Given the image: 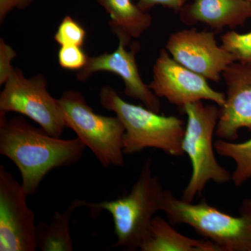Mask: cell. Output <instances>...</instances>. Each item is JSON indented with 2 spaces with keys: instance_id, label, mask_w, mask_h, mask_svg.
Instances as JSON below:
<instances>
[{
  "instance_id": "cell-1",
  "label": "cell",
  "mask_w": 251,
  "mask_h": 251,
  "mask_svg": "<svg viewBox=\"0 0 251 251\" xmlns=\"http://www.w3.org/2000/svg\"><path fill=\"white\" fill-rule=\"evenodd\" d=\"M6 115L0 112V154L17 167L28 196L37 193L50 172L75 166L83 156L86 146L78 138L52 136L22 117L8 120Z\"/></svg>"
},
{
  "instance_id": "cell-2",
  "label": "cell",
  "mask_w": 251,
  "mask_h": 251,
  "mask_svg": "<svg viewBox=\"0 0 251 251\" xmlns=\"http://www.w3.org/2000/svg\"><path fill=\"white\" fill-rule=\"evenodd\" d=\"M165 190L160 178L153 174L152 161L149 158L128 194L113 201L86 202L85 206L90 208L92 217L102 211L111 214L117 237L111 247L138 251L148 235L155 214L161 211Z\"/></svg>"
},
{
  "instance_id": "cell-3",
  "label": "cell",
  "mask_w": 251,
  "mask_h": 251,
  "mask_svg": "<svg viewBox=\"0 0 251 251\" xmlns=\"http://www.w3.org/2000/svg\"><path fill=\"white\" fill-rule=\"evenodd\" d=\"M100 103L104 108L115 112L125 127V154H134L145 149L153 148L170 156L184 155V120L176 116L160 115L145 106L128 103L110 86H105L100 90Z\"/></svg>"
},
{
  "instance_id": "cell-4",
  "label": "cell",
  "mask_w": 251,
  "mask_h": 251,
  "mask_svg": "<svg viewBox=\"0 0 251 251\" xmlns=\"http://www.w3.org/2000/svg\"><path fill=\"white\" fill-rule=\"evenodd\" d=\"M161 211L173 224H186L220 251H251V199H245L239 215L233 216L208 204L187 202L165 190Z\"/></svg>"
},
{
  "instance_id": "cell-5",
  "label": "cell",
  "mask_w": 251,
  "mask_h": 251,
  "mask_svg": "<svg viewBox=\"0 0 251 251\" xmlns=\"http://www.w3.org/2000/svg\"><path fill=\"white\" fill-rule=\"evenodd\" d=\"M187 116L182 149L192 166V173L181 199L193 202L210 181L226 184L232 174L216 160L213 142L219 116V106L202 101L186 104L181 108Z\"/></svg>"
},
{
  "instance_id": "cell-6",
  "label": "cell",
  "mask_w": 251,
  "mask_h": 251,
  "mask_svg": "<svg viewBox=\"0 0 251 251\" xmlns=\"http://www.w3.org/2000/svg\"><path fill=\"white\" fill-rule=\"evenodd\" d=\"M58 101L67 128L75 132L102 166H125V129L118 117L96 113L78 91H66Z\"/></svg>"
},
{
  "instance_id": "cell-7",
  "label": "cell",
  "mask_w": 251,
  "mask_h": 251,
  "mask_svg": "<svg viewBox=\"0 0 251 251\" xmlns=\"http://www.w3.org/2000/svg\"><path fill=\"white\" fill-rule=\"evenodd\" d=\"M0 93V112H16L31 119L49 134L62 136L67 128L58 99L47 90L42 74L30 78L20 69H13Z\"/></svg>"
},
{
  "instance_id": "cell-8",
  "label": "cell",
  "mask_w": 251,
  "mask_h": 251,
  "mask_svg": "<svg viewBox=\"0 0 251 251\" xmlns=\"http://www.w3.org/2000/svg\"><path fill=\"white\" fill-rule=\"evenodd\" d=\"M28 195L4 166H0V251H34L36 227Z\"/></svg>"
},
{
  "instance_id": "cell-9",
  "label": "cell",
  "mask_w": 251,
  "mask_h": 251,
  "mask_svg": "<svg viewBox=\"0 0 251 251\" xmlns=\"http://www.w3.org/2000/svg\"><path fill=\"white\" fill-rule=\"evenodd\" d=\"M149 87L158 98H164L180 108L188 103L209 100L224 105L226 94L209 85L208 80L175 61L166 49H161L153 67Z\"/></svg>"
},
{
  "instance_id": "cell-10",
  "label": "cell",
  "mask_w": 251,
  "mask_h": 251,
  "mask_svg": "<svg viewBox=\"0 0 251 251\" xmlns=\"http://www.w3.org/2000/svg\"><path fill=\"white\" fill-rule=\"evenodd\" d=\"M165 49L180 64L214 82H219L226 69L236 62L230 52L218 44L214 31H175Z\"/></svg>"
},
{
  "instance_id": "cell-11",
  "label": "cell",
  "mask_w": 251,
  "mask_h": 251,
  "mask_svg": "<svg viewBox=\"0 0 251 251\" xmlns=\"http://www.w3.org/2000/svg\"><path fill=\"white\" fill-rule=\"evenodd\" d=\"M119 41L117 49L112 52H104L98 56L90 57L85 67L77 73V79L84 82L97 72H107L119 75L125 83V94L130 98L140 100L144 106L160 113V99L153 93L140 76L136 54L140 49L138 42H134L130 50Z\"/></svg>"
},
{
  "instance_id": "cell-12",
  "label": "cell",
  "mask_w": 251,
  "mask_h": 251,
  "mask_svg": "<svg viewBox=\"0 0 251 251\" xmlns=\"http://www.w3.org/2000/svg\"><path fill=\"white\" fill-rule=\"evenodd\" d=\"M226 85V100L219 107L216 135L234 141L239 130L251 131V62H234L222 75Z\"/></svg>"
},
{
  "instance_id": "cell-13",
  "label": "cell",
  "mask_w": 251,
  "mask_h": 251,
  "mask_svg": "<svg viewBox=\"0 0 251 251\" xmlns=\"http://www.w3.org/2000/svg\"><path fill=\"white\" fill-rule=\"evenodd\" d=\"M181 23L188 26L204 25L220 32L234 30L251 18V3L247 0H191L179 13Z\"/></svg>"
},
{
  "instance_id": "cell-14",
  "label": "cell",
  "mask_w": 251,
  "mask_h": 251,
  "mask_svg": "<svg viewBox=\"0 0 251 251\" xmlns=\"http://www.w3.org/2000/svg\"><path fill=\"white\" fill-rule=\"evenodd\" d=\"M110 16L109 26L112 32L128 47L151 27L152 18L132 0H97Z\"/></svg>"
},
{
  "instance_id": "cell-15",
  "label": "cell",
  "mask_w": 251,
  "mask_h": 251,
  "mask_svg": "<svg viewBox=\"0 0 251 251\" xmlns=\"http://www.w3.org/2000/svg\"><path fill=\"white\" fill-rule=\"evenodd\" d=\"M142 251H220L207 239H196L179 233L170 221L155 216L148 235L140 245Z\"/></svg>"
},
{
  "instance_id": "cell-16",
  "label": "cell",
  "mask_w": 251,
  "mask_h": 251,
  "mask_svg": "<svg viewBox=\"0 0 251 251\" xmlns=\"http://www.w3.org/2000/svg\"><path fill=\"white\" fill-rule=\"evenodd\" d=\"M84 200H73L63 212L55 211L50 223L41 222L36 227V247L42 251H72L71 221L77 208L85 206Z\"/></svg>"
},
{
  "instance_id": "cell-17",
  "label": "cell",
  "mask_w": 251,
  "mask_h": 251,
  "mask_svg": "<svg viewBox=\"0 0 251 251\" xmlns=\"http://www.w3.org/2000/svg\"><path fill=\"white\" fill-rule=\"evenodd\" d=\"M216 152L219 156L231 158L235 169L231 181L239 187L251 178V138L242 143L219 139L214 142Z\"/></svg>"
},
{
  "instance_id": "cell-18",
  "label": "cell",
  "mask_w": 251,
  "mask_h": 251,
  "mask_svg": "<svg viewBox=\"0 0 251 251\" xmlns=\"http://www.w3.org/2000/svg\"><path fill=\"white\" fill-rule=\"evenodd\" d=\"M221 46L234 56L236 62H251V31L239 34L226 31L221 36Z\"/></svg>"
},
{
  "instance_id": "cell-19",
  "label": "cell",
  "mask_w": 251,
  "mask_h": 251,
  "mask_svg": "<svg viewBox=\"0 0 251 251\" xmlns=\"http://www.w3.org/2000/svg\"><path fill=\"white\" fill-rule=\"evenodd\" d=\"M86 32L82 25L70 16H65L59 24L54 35V40L59 45L77 46L82 47L85 44Z\"/></svg>"
},
{
  "instance_id": "cell-20",
  "label": "cell",
  "mask_w": 251,
  "mask_h": 251,
  "mask_svg": "<svg viewBox=\"0 0 251 251\" xmlns=\"http://www.w3.org/2000/svg\"><path fill=\"white\" fill-rule=\"evenodd\" d=\"M88 58L80 46H62L59 50V64L66 70H81L85 67Z\"/></svg>"
},
{
  "instance_id": "cell-21",
  "label": "cell",
  "mask_w": 251,
  "mask_h": 251,
  "mask_svg": "<svg viewBox=\"0 0 251 251\" xmlns=\"http://www.w3.org/2000/svg\"><path fill=\"white\" fill-rule=\"evenodd\" d=\"M16 54L14 50L4 42L2 39L0 41V84L4 85L14 67L11 66V60Z\"/></svg>"
},
{
  "instance_id": "cell-22",
  "label": "cell",
  "mask_w": 251,
  "mask_h": 251,
  "mask_svg": "<svg viewBox=\"0 0 251 251\" xmlns=\"http://www.w3.org/2000/svg\"><path fill=\"white\" fill-rule=\"evenodd\" d=\"M191 0H138L137 4L144 11L149 12L157 5H161L164 8L173 10L174 12L179 14L185 5Z\"/></svg>"
},
{
  "instance_id": "cell-23",
  "label": "cell",
  "mask_w": 251,
  "mask_h": 251,
  "mask_svg": "<svg viewBox=\"0 0 251 251\" xmlns=\"http://www.w3.org/2000/svg\"><path fill=\"white\" fill-rule=\"evenodd\" d=\"M34 0H0V23L15 9H25Z\"/></svg>"
},
{
  "instance_id": "cell-24",
  "label": "cell",
  "mask_w": 251,
  "mask_h": 251,
  "mask_svg": "<svg viewBox=\"0 0 251 251\" xmlns=\"http://www.w3.org/2000/svg\"><path fill=\"white\" fill-rule=\"evenodd\" d=\"M247 1H249V2H251V0H247Z\"/></svg>"
}]
</instances>
